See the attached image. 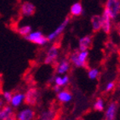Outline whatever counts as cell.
<instances>
[{
  "label": "cell",
  "instance_id": "6da1fadb",
  "mask_svg": "<svg viewBox=\"0 0 120 120\" xmlns=\"http://www.w3.org/2000/svg\"><path fill=\"white\" fill-rule=\"evenodd\" d=\"M88 56H89L88 51H74L71 53L69 62L72 63L76 67L87 68Z\"/></svg>",
  "mask_w": 120,
  "mask_h": 120
},
{
  "label": "cell",
  "instance_id": "4316f807",
  "mask_svg": "<svg viewBox=\"0 0 120 120\" xmlns=\"http://www.w3.org/2000/svg\"><path fill=\"white\" fill-rule=\"evenodd\" d=\"M4 107V101L3 99H0V109H2Z\"/></svg>",
  "mask_w": 120,
  "mask_h": 120
},
{
  "label": "cell",
  "instance_id": "7a4b0ae2",
  "mask_svg": "<svg viewBox=\"0 0 120 120\" xmlns=\"http://www.w3.org/2000/svg\"><path fill=\"white\" fill-rule=\"evenodd\" d=\"M40 98V90L36 87L30 88L26 93L24 94V103L29 105V106L34 107L38 103Z\"/></svg>",
  "mask_w": 120,
  "mask_h": 120
},
{
  "label": "cell",
  "instance_id": "4fadbf2b",
  "mask_svg": "<svg viewBox=\"0 0 120 120\" xmlns=\"http://www.w3.org/2000/svg\"><path fill=\"white\" fill-rule=\"evenodd\" d=\"M14 115V109L11 106H4L0 109V120H6Z\"/></svg>",
  "mask_w": 120,
  "mask_h": 120
},
{
  "label": "cell",
  "instance_id": "603a6c76",
  "mask_svg": "<svg viewBox=\"0 0 120 120\" xmlns=\"http://www.w3.org/2000/svg\"><path fill=\"white\" fill-rule=\"evenodd\" d=\"M54 82L56 86H58L60 87L63 86V82H62V76H57L56 77H54Z\"/></svg>",
  "mask_w": 120,
  "mask_h": 120
},
{
  "label": "cell",
  "instance_id": "44dd1931",
  "mask_svg": "<svg viewBox=\"0 0 120 120\" xmlns=\"http://www.w3.org/2000/svg\"><path fill=\"white\" fill-rule=\"evenodd\" d=\"M99 71H98V69L97 68H92L90 69V70L88 71V73H87V76L88 77L90 78L91 80H95V79H97V78L98 77V76H99Z\"/></svg>",
  "mask_w": 120,
  "mask_h": 120
},
{
  "label": "cell",
  "instance_id": "7402d4cb",
  "mask_svg": "<svg viewBox=\"0 0 120 120\" xmlns=\"http://www.w3.org/2000/svg\"><path fill=\"white\" fill-rule=\"evenodd\" d=\"M12 92H8V91H5V92H3V98H4V99L3 100L4 101V102H10V101H11V98H12Z\"/></svg>",
  "mask_w": 120,
  "mask_h": 120
},
{
  "label": "cell",
  "instance_id": "9a60e30c",
  "mask_svg": "<svg viewBox=\"0 0 120 120\" xmlns=\"http://www.w3.org/2000/svg\"><path fill=\"white\" fill-rule=\"evenodd\" d=\"M70 66L71 64L69 60H62L56 67V72L58 74H66V72L70 70Z\"/></svg>",
  "mask_w": 120,
  "mask_h": 120
},
{
  "label": "cell",
  "instance_id": "8fae6325",
  "mask_svg": "<svg viewBox=\"0 0 120 120\" xmlns=\"http://www.w3.org/2000/svg\"><path fill=\"white\" fill-rule=\"evenodd\" d=\"M117 111H118V102H110L105 112V120H115Z\"/></svg>",
  "mask_w": 120,
  "mask_h": 120
},
{
  "label": "cell",
  "instance_id": "ac0fdd59",
  "mask_svg": "<svg viewBox=\"0 0 120 120\" xmlns=\"http://www.w3.org/2000/svg\"><path fill=\"white\" fill-rule=\"evenodd\" d=\"M40 120H56V112L53 109H48L41 113Z\"/></svg>",
  "mask_w": 120,
  "mask_h": 120
},
{
  "label": "cell",
  "instance_id": "52a82bcc",
  "mask_svg": "<svg viewBox=\"0 0 120 120\" xmlns=\"http://www.w3.org/2000/svg\"><path fill=\"white\" fill-rule=\"evenodd\" d=\"M101 21H102L101 30H102V31L105 34H110L111 30H112V20L105 9L103 10V13L101 16Z\"/></svg>",
  "mask_w": 120,
  "mask_h": 120
},
{
  "label": "cell",
  "instance_id": "30bf717a",
  "mask_svg": "<svg viewBox=\"0 0 120 120\" xmlns=\"http://www.w3.org/2000/svg\"><path fill=\"white\" fill-rule=\"evenodd\" d=\"M93 40V36L92 34H87L79 40V51H88L91 48Z\"/></svg>",
  "mask_w": 120,
  "mask_h": 120
},
{
  "label": "cell",
  "instance_id": "d4e9b609",
  "mask_svg": "<svg viewBox=\"0 0 120 120\" xmlns=\"http://www.w3.org/2000/svg\"><path fill=\"white\" fill-rule=\"evenodd\" d=\"M62 82H63V86L68 85L69 82H70V77H69V76L64 75V76H62Z\"/></svg>",
  "mask_w": 120,
  "mask_h": 120
},
{
  "label": "cell",
  "instance_id": "8992f818",
  "mask_svg": "<svg viewBox=\"0 0 120 120\" xmlns=\"http://www.w3.org/2000/svg\"><path fill=\"white\" fill-rule=\"evenodd\" d=\"M59 56V47L56 45H52L50 47L46 56L45 58V64H53L57 60Z\"/></svg>",
  "mask_w": 120,
  "mask_h": 120
},
{
  "label": "cell",
  "instance_id": "5b68a950",
  "mask_svg": "<svg viewBox=\"0 0 120 120\" xmlns=\"http://www.w3.org/2000/svg\"><path fill=\"white\" fill-rule=\"evenodd\" d=\"M69 23H70V18L69 17H66L64 20H63V22L60 24V25L56 29V30L51 32L48 36H46V38H47V40L49 41H52V40H55L59 35L62 34V33L64 32L65 29L66 28V26L68 25Z\"/></svg>",
  "mask_w": 120,
  "mask_h": 120
},
{
  "label": "cell",
  "instance_id": "9c48e42d",
  "mask_svg": "<svg viewBox=\"0 0 120 120\" xmlns=\"http://www.w3.org/2000/svg\"><path fill=\"white\" fill-rule=\"evenodd\" d=\"M35 5L30 2H24L20 6V13L23 16L30 17L32 16L35 13Z\"/></svg>",
  "mask_w": 120,
  "mask_h": 120
},
{
  "label": "cell",
  "instance_id": "f1b7e54d",
  "mask_svg": "<svg viewBox=\"0 0 120 120\" xmlns=\"http://www.w3.org/2000/svg\"><path fill=\"white\" fill-rule=\"evenodd\" d=\"M68 120H71V119H68Z\"/></svg>",
  "mask_w": 120,
  "mask_h": 120
},
{
  "label": "cell",
  "instance_id": "3957f363",
  "mask_svg": "<svg viewBox=\"0 0 120 120\" xmlns=\"http://www.w3.org/2000/svg\"><path fill=\"white\" fill-rule=\"evenodd\" d=\"M104 9L108 12L111 20L117 19L120 11V2L119 0H108L105 4Z\"/></svg>",
  "mask_w": 120,
  "mask_h": 120
},
{
  "label": "cell",
  "instance_id": "484cf974",
  "mask_svg": "<svg viewBox=\"0 0 120 120\" xmlns=\"http://www.w3.org/2000/svg\"><path fill=\"white\" fill-rule=\"evenodd\" d=\"M62 90V88L61 87H60V86H53V91H54L55 92H56V93H59V92H60V91Z\"/></svg>",
  "mask_w": 120,
  "mask_h": 120
},
{
  "label": "cell",
  "instance_id": "e0dca14e",
  "mask_svg": "<svg viewBox=\"0 0 120 120\" xmlns=\"http://www.w3.org/2000/svg\"><path fill=\"white\" fill-rule=\"evenodd\" d=\"M83 13V7L81 3H75L71 6L70 14L72 16H80Z\"/></svg>",
  "mask_w": 120,
  "mask_h": 120
},
{
  "label": "cell",
  "instance_id": "5bb4252c",
  "mask_svg": "<svg viewBox=\"0 0 120 120\" xmlns=\"http://www.w3.org/2000/svg\"><path fill=\"white\" fill-rule=\"evenodd\" d=\"M57 99L62 103H67L71 101L72 94L67 90H61L59 93H57Z\"/></svg>",
  "mask_w": 120,
  "mask_h": 120
},
{
  "label": "cell",
  "instance_id": "7c38bea8",
  "mask_svg": "<svg viewBox=\"0 0 120 120\" xmlns=\"http://www.w3.org/2000/svg\"><path fill=\"white\" fill-rule=\"evenodd\" d=\"M24 94L21 93V92H17L15 94H14L11 98L9 103L11 104V107L14 108H18L21 105L22 102H24Z\"/></svg>",
  "mask_w": 120,
  "mask_h": 120
},
{
  "label": "cell",
  "instance_id": "ba28073f",
  "mask_svg": "<svg viewBox=\"0 0 120 120\" xmlns=\"http://www.w3.org/2000/svg\"><path fill=\"white\" fill-rule=\"evenodd\" d=\"M35 116V112L32 108H26L20 110L16 114L15 118L16 120H33Z\"/></svg>",
  "mask_w": 120,
  "mask_h": 120
},
{
  "label": "cell",
  "instance_id": "83f0119b",
  "mask_svg": "<svg viewBox=\"0 0 120 120\" xmlns=\"http://www.w3.org/2000/svg\"><path fill=\"white\" fill-rule=\"evenodd\" d=\"M6 120H16V118H15V115H14V116H12L11 118H8V119H6Z\"/></svg>",
  "mask_w": 120,
  "mask_h": 120
},
{
  "label": "cell",
  "instance_id": "ffe728a7",
  "mask_svg": "<svg viewBox=\"0 0 120 120\" xmlns=\"http://www.w3.org/2000/svg\"><path fill=\"white\" fill-rule=\"evenodd\" d=\"M32 32V27L30 25H24V26H22V27H20L19 29L18 30V33L20 34V35L24 36H27L29 34Z\"/></svg>",
  "mask_w": 120,
  "mask_h": 120
},
{
  "label": "cell",
  "instance_id": "2e32d148",
  "mask_svg": "<svg viewBox=\"0 0 120 120\" xmlns=\"http://www.w3.org/2000/svg\"><path fill=\"white\" fill-rule=\"evenodd\" d=\"M91 23H92V28L93 32H98L101 30L102 27V21H101L100 15H93L91 19Z\"/></svg>",
  "mask_w": 120,
  "mask_h": 120
},
{
  "label": "cell",
  "instance_id": "d6986e66",
  "mask_svg": "<svg viewBox=\"0 0 120 120\" xmlns=\"http://www.w3.org/2000/svg\"><path fill=\"white\" fill-rule=\"evenodd\" d=\"M104 107H105V103H104L103 99L101 98H97L96 102H94V105H93L94 110L98 112H102L104 110Z\"/></svg>",
  "mask_w": 120,
  "mask_h": 120
},
{
  "label": "cell",
  "instance_id": "cb8c5ba5",
  "mask_svg": "<svg viewBox=\"0 0 120 120\" xmlns=\"http://www.w3.org/2000/svg\"><path fill=\"white\" fill-rule=\"evenodd\" d=\"M115 87V83L113 82H108V84H107L106 87H105V92H109L111 91H112Z\"/></svg>",
  "mask_w": 120,
  "mask_h": 120
},
{
  "label": "cell",
  "instance_id": "277c9868",
  "mask_svg": "<svg viewBox=\"0 0 120 120\" xmlns=\"http://www.w3.org/2000/svg\"><path fill=\"white\" fill-rule=\"evenodd\" d=\"M26 40L30 41V42L34 43V44L38 45H45L48 43V40L45 36L43 35L42 32L40 30L37 31H32V32L29 34L27 36L24 37Z\"/></svg>",
  "mask_w": 120,
  "mask_h": 120
}]
</instances>
